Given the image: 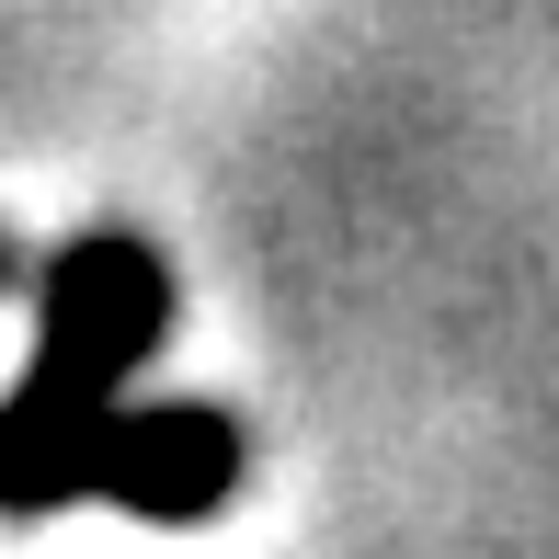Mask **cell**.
Segmentation results:
<instances>
[{"instance_id": "7a4b0ae2", "label": "cell", "mask_w": 559, "mask_h": 559, "mask_svg": "<svg viewBox=\"0 0 559 559\" xmlns=\"http://www.w3.org/2000/svg\"><path fill=\"white\" fill-rule=\"evenodd\" d=\"M240 491V423L217 400H148V412H115L104 468H92V502L148 525H206L217 502Z\"/></svg>"}, {"instance_id": "3957f363", "label": "cell", "mask_w": 559, "mask_h": 559, "mask_svg": "<svg viewBox=\"0 0 559 559\" xmlns=\"http://www.w3.org/2000/svg\"><path fill=\"white\" fill-rule=\"evenodd\" d=\"M12 274H23V251H12V240H0V286H12Z\"/></svg>"}, {"instance_id": "6da1fadb", "label": "cell", "mask_w": 559, "mask_h": 559, "mask_svg": "<svg viewBox=\"0 0 559 559\" xmlns=\"http://www.w3.org/2000/svg\"><path fill=\"white\" fill-rule=\"evenodd\" d=\"M160 332H171V263L138 228H81L35 274V354L0 389V514L12 525L92 502L126 377L160 354Z\"/></svg>"}]
</instances>
